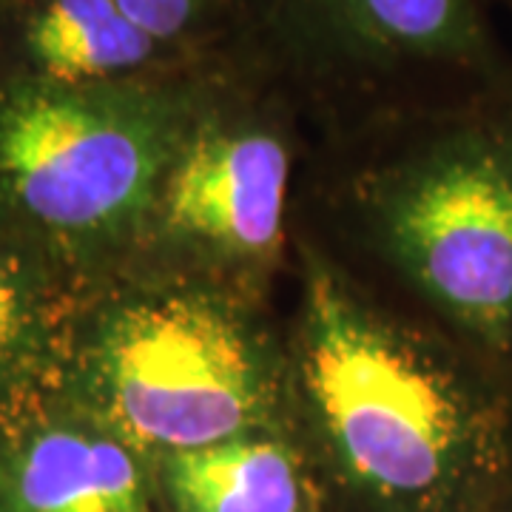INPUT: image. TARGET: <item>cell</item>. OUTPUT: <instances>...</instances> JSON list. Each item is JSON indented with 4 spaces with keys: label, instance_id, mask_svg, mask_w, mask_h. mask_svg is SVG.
Returning a JSON list of instances; mask_svg holds the SVG:
<instances>
[{
    "label": "cell",
    "instance_id": "277c9868",
    "mask_svg": "<svg viewBox=\"0 0 512 512\" xmlns=\"http://www.w3.org/2000/svg\"><path fill=\"white\" fill-rule=\"evenodd\" d=\"M225 57L325 106H384L416 89L461 106L512 74L478 0H234Z\"/></svg>",
    "mask_w": 512,
    "mask_h": 512
},
{
    "label": "cell",
    "instance_id": "8fae6325",
    "mask_svg": "<svg viewBox=\"0 0 512 512\" xmlns=\"http://www.w3.org/2000/svg\"><path fill=\"white\" fill-rule=\"evenodd\" d=\"M498 510L512 512V478L507 481V487L501 490V495H498Z\"/></svg>",
    "mask_w": 512,
    "mask_h": 512
},
{
    "label": "cell",
    "instance_id": "9c48e42d",
    "mask_svg": "<svg viewBox=\"0 0 512 512\" xmlns=\"http://www.w3.org/2000/svg\"><path fill=\"white\" fill-rule=\"evenodd\" d=\"M165 481L177 512H299L302 504L291 453L254 436L171 453Z\"/></svg>",
    "mask_w": 512,
    "mask_h": 512
},
{
    "label": "cell",
    "instance_id": "8992f818",
    "mask_svg": "<svg viewBox=\"0 0 512 512\" xmlns=\"http://www.w3.org/2000/svg\"><path fill=\"white\" fill-rule=\"evenodd\" d=\"M234 0H0V74L120 83L217 66Z\"/></svg>",
    "mask_w": 512,
    "mask_h": 512
},
{
    "label": "cell",
    "instance_id": "ba28073f",
    "mask_svg": "<svg viewBox=\"0 0 512 512\" xmlns=\"http://www.w3.org/2000/svg\"><path fill=\"white\" fill-rule=\"evenodd\" d=\"M6 512H146L126 441L52 427L12 467Z\"/></svg>",
    "mask_w": 512,
    "mask_h": 512
},
{
    "label": "cell",
    "instance_id": "7c38bea8",
    "mask_svg": "<svg viewBox=\"0 0 512 512\" xmlns=\"http://www.w3.org/2000/svg\"><path fill=\"white\" fill-rule=\"evenodd\" d=\"M501 3H504V6H507V9L512 12V0H501Z\"/></svg>",
    "mask_w": 512,
    "mask_h": 512
},
{
    "label": "cell",
    "instance_id": "3957f363",
    "mask_svg": "<svg viewBox=\"0 0 512 512\" xmlns=\"http://www.w3.org/2000/svg\"><path fill=\"white\" fill-rule=\"evenodd\" d=\"M390 183V254L470 350L512 376V74L430 111Z\"/></svg>",
    "mask_w": 512,
    "mask_h": 512
},
{
    "label": "cell",
    "instance_id": "6da1fadb",
    "mask_svg": "<svg viewBox=\"0 0 512 512\" xmlns=\"http://www.w3.org/2000/svg\"><path fill=\"white\" fill-rule=\"evenodd\" d=\"M305 399L350 476L384 495L476 490L512 478V376L413 342L316 268L305 291Z\"/></svg>",
    "mask_w": 512,
    "mask_h": 512
},
{
    "label": "cell",
    "instance_id": "7a4b0ae2",
    "mask_svg": "<svg viewBox=\"0 0 512 512\" xmlns=\"http://www.w3.org/2000/svg\"><path fill=\"white\" fill-rule=\"evenodd\" d=\"M231 66L60 83L0 74V200L60 242H103L160 200L165 174Z\"/></svg>",
    "mask_w": 512,
    "mask_h": 512
},
{
    "label": "cell",
    "instance_id": "52a82bcc",
    "mask_svg": "<svg viewBox=\"0 0 512 512\" xmlns=\"http://www.w3.org/2000/svg\"><path fill=\"white\" fill-rule=\"evenodd\" d=\"M265 86L231 66L165 174L168 231L228 256H265L282 237L291 151Z\"/></svg>",
    "mask_w": 512,
    "mask_h": 512
},
{
    "label": "cell",
    "instance_id": "5b68a950",
    "mask_svg": "<svg viewBox=\"0 0 512 512\" xmlns=\"http://www.w3.org/2000/svg\"><path fill=\"white\" fill-rule=\"evenodd\" d=\"M92 384L123 439L168 456L251 436L271 402L254 330L228 305L185 291L114 308L94 339Z\"/></svg>",
    "mask_w": 512,
    "mask_h": 512
},
{
    "label": "cell",
    "instance_id": "30bf717a",
    "mask_svg": "<svg viewBox=\"0 0 512 512\" xmlns=\"http://www.w3.org/2000/svg\"><path fill=\"white\" fill-rule=\"evenodd\" d=\"M35 328L32 293L18 265L0 251V379L18 365Z\"/></svg>",
    "mask_w": 512,
    "mask_h": 512
}]
</instances>
